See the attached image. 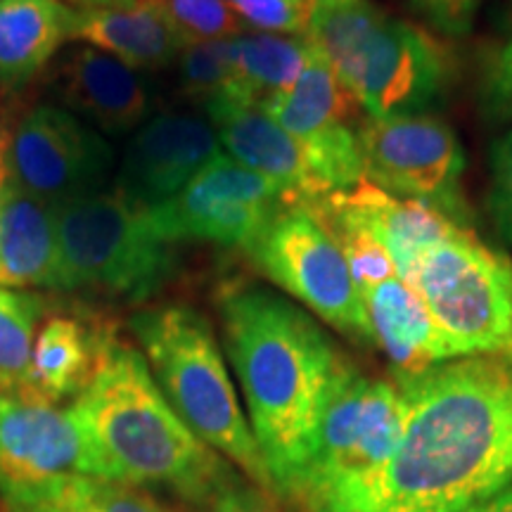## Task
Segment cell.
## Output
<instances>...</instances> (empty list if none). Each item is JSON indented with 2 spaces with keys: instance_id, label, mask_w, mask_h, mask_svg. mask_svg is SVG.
Here are the masks:
<instances>
[{
  "instance_id": "obj_1",
  "label": "cell",
  "mask_w": 512,
  "mask_h": 512,
  "mask_svg": "<svg viewBox=\"0 0 512 512\" xmlns=\"http://www.w3.org/2000/svg\"><path fill=\"white\" fill-rule=\"evenodd\" d=\"M394 382L406 403L399 444L342 512H467L512 482V351Z\"/></svg>"
},
{
  "instance_id": "obj_2",
  "label": "cell",
  "mask_w": 512,
  "mask_h": 512,
  "mask_svg": "<svg viewBox=\"0 0 512 512\" xmlns=\"http://www.w3.org/2000/svg\"><path fill=\"white\" fill-rule=\"evenodd\" d=\"M216 311L273 494L299 505L320 420L349 358L316 316L266 285H223Z\"/></svg>"
},
{
  "instance_id": "obj_3",
  "label": "cell",
  "mask_w": 512,
  "mask_h": 512,
  "mask_svg": "<svg viewBox=\"0 0 512 512\" xmlns=\"http://www.w3.org/2000/svg\"><path fill=\"white\" fill-rule=\"evenodd\" d=\"M69 411L91 448L95 479L164 489L192 512L235 467L178 418L140 349L114 335Z\"/></svg>"
},
{
  "instance_id": "obj_4",
  "label": "cell",
  "mask_w": 512,
  "mask_h": 512,
  "mask_svg": "<svg viewBox=\"0 0 512 512\" xmlns=\"http://www.w3.org/2000/svg\"><path fill=\"white\" fill-rule=\"evenodd\" d=\"M306 38L370 119L434 114L453 91L446 43L373 0L313 3Z\"/></svg>"
},
{
  "instance_id": "obj_5",
  "label": "cell",
  "mask_w": 512,
  "mask_h": 512,
  "mask_svg": "<svg viewBox=\"0 0 512 512\" xmlns=\"http://www.w3.org/2000/svg\"><path fill=\"white\" fill-rule=\"evenodd\" d=\"M128 328L159 392L190 432L242 475L273 491L223 347L207 316L188 304H159L133 313Z\"/></svg>"
},
{
  "instance_id": "obj_6",
  "label": "cell",
  "mask_w": 512,
  "mask_h": 512,
  "mask_svg": "<svg viewBox=\"0 0 512 512\" xmlns=\"http://www.w3.org/2000/svg\"><path fill=\"white\" fill-rule=\"evenodd\" d=\"M57 245V292L143 302L162 290L176 268L171 242L155 233L147 209L117 190L60 204Z\"/></svg>"
},
{
  "instance_id": "obj_7",
  "label": "cell",
  "mask_w": 512,
  "mask_h": 512,
  "mask_svg": "<svg viewBox=\"0 0 512 512\" xmlns=\"http://www.w3.org/2000/svg\"><path fill=\"white\" fill-rule=\"evenodd\" d=\"M406 403L399 384L363 373L347 361L335 384L299 505L342 512L384 470L399 444Z\"/></svg>"
},
{
  "instance_id": "obj_8",
  "label": "cell",
  "mask_w": 512,
  "mask_h": 512,
  "mask_svg": "<svg viewBox=\"0 0 512 512\" xmlns=\"http://www.w3.org/2000/svg\"><path fill=\"white\" fill-rule=\"evenodd\" d=\"M406 283L453 358L512 351V261L472 228L427 247Z\"/></svg>"
},
{
  "instance_id": "obj_9",
  "label": "cell",
  "mask_w": 512,
  "mask_h": 512,
  "mask_svg": "<svg viewBox=\"0 0 512 512\" xmlns=\"http://www.w3.org/2000/svg\"><path fill=\"white\" fill-rule=\"evenodd\" d=\"M252 264L292 302L361 347H375L373 328L349 264L309 204H287L247 247Z\"/></svg>"
},
{
  "instance_id": "obj_10",
  "label": "cell",
  "mask_w": 512,
  "mask_h": 512,
  "mask_svg": "<svg viewBox=\"0 0 512 512\" xmlns=\"http://www.w3.org/2000/svg\"><path fill=\"white\" fill-rule=\"evenodd\" d=\"M366 181L389 195L432 204L472 228L463 192L465 152L453 128L437 114L370 119L361 128Z\"/></svg>"
},
{
  "instance_id": "obj_11",
  "label": "cell",
  "mask_w": 512,
  "mask_h": 512,
  "mask_svg": "<svg viewBox=\"0 0 512 512\" xmlns=\"http://www.w3.org/2000/svg\"><path fill=\"white\" fill-rule=\"evenodd\" d=\"M287 204L297 202L280 185L223 152L176 197L147 209V219L171 245L195 240L247 249Z\"/></svg>"
},
{
  "instance_id": "obj_12",
  "label": "cell",
  "mask_w": 512,
  "mask_h": 512,
  "mask_svg": "<svg viewBox=\"0 0 512 512\" xmlns=\"http://www.w3.org/2000/svg\"><path fill=\"white\" fill-rule=\"evenodd\" d=\"M5 164L17 188L60 207L100 192L114 147L67 107L38 105L10 133Z\"/></svg>"
},
{
  "instance_id": "obj_13",
  "label": "cell",
  "mask_w": 512,
  "mask_h": 512,
  "mask_svg": "<svg viewBox=\"0 0 512 512\" xmlns=\"http://www.w3.org/2000/svg\"><path fill=\"white\" fill-rule=\"evenodd\" d=\"M264 110L302 145L325 195L366 181L361 155L366 112L318 50H313L299 79L285 93L275 95Z\"/></svg>"
},
{
  "instance_id": "obj_14",
  "label": "cell",
  "mask_w": 512,
  "mask_h": 512,
  "mask_svg": "<svg viewBox=\"0 0 512 512\" xmlns=\"http://www.w3.org/2000/svg\"><path fill=\"white\" fill-rule=\"evenodd\" d=\"M72 477H95V463L69 406L0 394L3 505L46 498Z\"/></svg>"
},
{
  "instance_id": "obj_15",
  "label": "cell",
  "mask_w": 512,
  "mask_h": 512,
  "mask_svg": "<svg viewBox=\"0 0 512 512\" xmlns=\"http://www.w3.org/2000/svg\"><path fill=\"white\" fill-rule=\"evenodd\" d=\"M223 155L209 119L192 112H159L131 133L114 190L143 209L159 207Z\"/></svg>"
},
{
  "instance_id": "obj_16",
  "label": "cell",
  "mask_w": 512,
  "mask_h": 512,
  "mask_svg": "<svg viewBox=\"0 0 512 512\" xmlns=\"http://www.w3.org/2000/svg\"><path fill=\"white\" fill-rule=\"evenodd\" d=\"M55 88L69 112L102 136H128L150 114V91L140 72L91 46L69 48L62 55Z\"/></svg>"
},
{
  "instance_id": "obj_17",
  "label": "cell",
  "mask_w": 512,
  "mask_h": 512,
  "mask_svg": "<svg viewBox=\"0 0 512 512\" xmlns=\"http://www.w3.org/2000/svg\"><path fill=\"white\" fill-rule=\"evenodd\" d=\"M221 150L256 174L280 185L292 202L325 197L302 145L259 105L216 98L204 105Z\"/></svg>"
},
{
  "instance_id": "obj_18",
  "label": "cell",
  "mask_w": 512,
  "mask_h": 512,
  "mask_svg": "<svg viewBox=\"0 0 512 512\" xmlns=\"http://www.w3.org/2000/svg\"><path fill=\"white\" fill-rule=\"evenodd\" d=\"M375 347L392 366L394 380H406L439 363L451 361L444 337L420 294L401 275L382 280L361 292Z\"/></svg>"
},
{
  "instance_id": "obj_19",
  "label": "cell",
  "mask_w": 512,
  "mask_h": 512,
  "mask_svg": "<svg viewBox=\"0 0 512 512\" xmlns=\"http://www.w3.org/2000/svg\"><path fill=\"white\" fill-rule=\"evenodd\" d=\"M332 200L387 249L401 280H408L415 261L427 247L465 228L432 204L389 195L368 181L351 190L332 192Z\"/></svg>"
},
{
  "instance_id": "obj_20",
  "label": "cell",
  "mask_w": 512,
  "mask_h": 512,
  "mask_svg": "<svg viewBox=\"0 0 512 512\" xmlns=\"http://www.w3.org/2000/svg\"><path fill=\"white\" fill-rule=\"evenodd\" d=\"M112 332L95 330L76 316H48L36 332L29 373L19 399L60 406L93 380Z\"/></svg>"
},
{
  "instance_id": "obj_21",
  "label": "cell",
  "mask_w": 512,
  "mask_h": 512,
  "mask_svg": "<svg viewBox=\"0 0 512 512\" xmlns=\"http://www.w3.org/2000/svg\"><path fill=\"white\" fill-rule=\"evenodd\" d=\"M57 207L8 183L0 209V287L57 290Z\"/></svg>"
},
{
  "instance_id": "obj_22",
  "label": "cell",
  "mask_w": 512,
  "mask_h": 512,
  "mask_svg": "<svg viewBox=\"0 0 512 512\" xmlns=\"http://www.w3.org/2000/svg\"><path fill=\"white\" fill-rule=\"evenodd\" d=\"M72 41L117 57L136 72L169 67L183 50L181 38L147 0L76 10Z\"/></svg>"
},
{
  "instance_id": "obj_23",
  "label": "cell",
  "mask_w": 512,
  "mask_h": 512,
  "mask_svg": "<svg viewBox=\"0 0 512 512\" xmlns=\"http://www.w3.org/2000/svg\"><path fill=\"white\" fill-rule=\"evenodd\" d=\"M76 10L62 0H0V86L17 91L72 41Z\"/></svg>"
},
{
  "instance_id": "obj_24",
  "label": "cell",
  "mask_w": 512,
  "mask_h": 512,
  "mask_svg": "<svg viewBox=\"0 0 512 512\" xmlns=\"http://www.w3.org/2000/svg\"><path fill=\"white\" fill-rule=\"evenodd\" d=\"M313 43L306 36L264 34L245 31L230 38L233 81L226 95L245 105L266 107L275 95L285 93L313 55Z\"/></svg>"
},
{
  "instance_id": "obj_25",
  "label": "cell",
  "mask_w": 512,
  "mask_h": 512,
  "mask_svg": "<svg viewBox=\"0 0 512 512\" xmlns=\"http://www.w3.org/2000/svg\"><path fill=\"white\" fill-rule=\"evenodd\" d=\"M43 313L38 294L0 287V394L22 396Z\"/></svg>"
},
{
  "instance_id": "obj_26",
  "label": "cell",
  "mask_w": 512,
  "mask_h": 512,
  "mask_svg": "<svg viewBox=\"0 0 512 512\" xmlns=\"http://www.w3.org/2000/svg\"><path fill=\"white\" fill-rule=\"evenodd\" d=\"M147 3L174 29L183 48L190 43L219 41L249 31L226 0H147Z\"/></svg>"
},
{
  "instance_id": "obj_27",
  "label": "cell",
  "mask_w": 512,
  "mask_h": 512,
  "mask_svg": "<svg viewBox=\"0 0 512 512\" xmlns=\"http://www.w3.org/2000/svg\"><path fill=\"white\" fill-rule=\"evenodd\" d=\"M178 86L185 98L207 102L228 93L233 81V55H230V38L219 41L190 43L178 55Z\"/></svg>"
},
{
  "instance_id": "obj_28",
  "label": "cell",
  "mask_w": 512,
  "mask_h": 512,
  "mask_svg": "<svg viewBox=\"0 0 512 512\" xmlns=\"http://www.w3.org/2000/svg\"><path fill=\"white\" fill-rule=\"evenodd\" d=\"M57 496L72 512H166L155 498L140 494L133 486L95 477L67 479Z\"/></svg>"
},
{
  "instance_id": "obj_29",
  "label": "cell",
  "mask_w": 512,
  "mask_h": 512,
  "mask_svg": "<svg viewBox=\"0 0 512 512\" xmlns=\"http://www.w3.org/2000/svg\"><path fill=\"white\" fill-rule=\"evenodd\" d=\"M249 31L306 36L316 0H226Z\"/></svg>"
},
{
  "instance_id": "obj_30",
  "label": "cell",
  "mask_w": 512,
  "mask_h": 512,
  "mask_svg": "<svg viewBox=\"0 0 512 512\" xmlns=\"http://www.w3.org/2000/svg\"><path fill=\"white\" fill-rule=\"evenodd\" d=\"M486 211L498 238L512 245V126L491 145Z\"/></svg>"
},
{
  "instance_id": "obj_31",
  "label": "cell",
  "mask_w": 512,
  "mask_h": 512,
  "mask_svg": "<svg viewBox=\"0 0 512 512\" xmlns=\"http://www.w3.org/2000/svg\"><path fill=\"white\" fill-rule=\"evenodd\" d=\"M280 503L283 501L273 491L252 482L238 467H230L195 512H283Z\"/></svg>"
},
{
  "instance_id": "obj_32",
  "label": "cell",
  "mask_w": 512,
  "mask_h": 512,
  "mask_svg": "<svg viewBox=\"0 0 512 512\" xmlns=\"http://www.w3.org/2000/svg\"><path fill=\"white\" fill-rule=\"evenodd\" d=\"M479 110L489 124H505L512 119V36L484 64Z\"/></svg>"
},
{
  "instance_id": "obj_33",
  "label": "cell",
  "mask_w": 512,
  "mask_h": 512,
  "mask_svg": "<svg viewBox=\"0 0 512 512\" xmlns=\"http://www.w3.org/2000/svg\"><path fill=\"white\" fill-rule=\"evenodd\" d=\"M422 22L441 36L460 38L475 27L484 0H403Z\"/></svg>"
},
{
  "instance_id": "obj_34",
  "label": "cell",
  "mask_w": 512,
  "mask_h": 512,
  "mask_svg": "<svg viewBox=\"0 0 512 512\" xmlns=\"http://www.w3.org/2000/svg\"><path fill=\"white\" fill-rule=\"evenodd\" d=\"M62 486V484H60ZM57 486V489H60ZM57 489L46 498H38L31 503H19V505H3V512H72L67 505L62 503V498L57 496Z\"/></svg>"
},
{
  "instance_id": "obj_35",
  "label": "cell",
  "mask_w": 512,
  "mask_h": 512,
  "mask_svg": "<svg viewBox=\"0 0 512 512\" xmlns=\"http://www.w3.org/2000/svg\"><path fill=\"white\" fill-rule=\"evenodd\" d=\"M470 512H512V482L508 486H503L496 496L479 503L477 508H472Z\"/></svg>"
},
{
  "instance_id": "obj_36",
  "label": "cell",
  "mask_w": 512,
  "mask_h": 512,
  "mask_svg": "<svg viewBox=\"0 0 512 512\" xmlns=\"http://www.w3.org/2000/svg\"><path fill=\"white\" fill-rule=\"evenodd\" d=\"M69 3L79 5L81 10L86 8H114V5H128L133 0H69Z\"/></svg>"
},
{
  "instance_id": "obj_37",
  "label": "cell",
  "mask_w": 512,
  "mask_h": 512,
  "mask_svg": "<svg viewBox=\"0 0 512 512\" xmlns=\"http://www.w3.org/2000/svg\"><path fill=\"white\" fill-rule=\"evenodd\" d=\"M8 183H10L8 164H5V159H0V209H3V200H5V190H8Z\"/></svg>"
},
{
  "instance_id": "obj_38",
  "label": "cell",
  "mask_w": 512,
  "mask_h": 512,
  "mask_svg": "<svg viewBox=\"0 0 512 512\" xmlns=\"http://www.w3.org/2000/svg\"><path fill=\"white\" fill-rule=\"evenodd\" d=\"M316 3H320V0H316Z\"/></svg>"
},
{
  "instance_id": "obj_39",
  "label": "cell",
  "mask_w": 512,
  "mask_h": 512,
  "mask_svg": "<svg viewBox=\"0 0 512 512\" xmlns=\"http://www.w3.org/2000/svg\"><path fill=\"white\" fill-rule=\"evenodd\" d=\"M467 512H470V510H467Z\"/></svg>"
}]
</instances>
